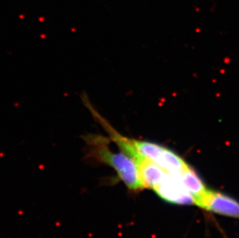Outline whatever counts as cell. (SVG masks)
<instances>
[{
    "label": "cell",
    "mask_w": 239,
    "mask_h": 238,
    "mask_svg": "<svg viewBox=\"0 0 239 238\" xmlns=\"http://www.w3.org/2000/svg\"><path fill=\"white\" fill-rule=\"evenodd\" d=\"M194 204L210 212L239 219V203L219 192L207 190L204 195L195 200Z\"/></svg>",
    "instance_id": "cell-3"
},
{
    "label": "cell",
    "mask_w": 239,
    "mask_h": 238,
    "mask_svg": "<svg viewBox=\"0 0 239 238\" xmlns=\"http://www.w3.org/2000/svg\"><path fill=\"white\" fill-rule=\"evenodd\" d=\"M134 153L154 162L174 176L180 175L189 166L175 151L151 141L132 138V147L127 151V155L130 157Z\"/></svg>",
    "instance_id": "cell-2"
},
{
    "label": "cell",
    "mask_w": 239,
    "mask_h": 238,
    "mask_svg": "<svg viewBox=\"0 0 239 238\" xmlns=\"http://www.w3.org/2000/svg\"><path fill=\"white\" fill-rule=\"evenodd\" d=\"M81 138L85 143L87 156L112 168L129 190L139 191L145 188L135 161L121 151L115 152L110 149L111 140L108 137L89 133L81 136Z\"/></svg>",
    "instance_id": "cell-1"
},
{
    "label": "cell",
    "mask_w": 239,
    "mask_h": 238,
    "mask_svg": "<svg viewBox=\"0 0 239 238\" xmlns=\"http://www.w3.org/2000/svg\"><path fill=\"white\" fill-rule=\"evenodd\" d=\"M176 177L194 197V203L195 200L204 195L207 190L201 178L190 166Z\"/></svg>",
    "instance_id": "cell-5"
},
{
    "label": "cell",
    "mask_w": 239,
    "mask_h": 238,
    "mask_svg": "<svg viewBox=\"0 0 239 238\" xmlns=\"http://www.w3.org/2000/svg\"><path fill=\"white\" fill-rule=\"evenodd\" d=\"M159 196L167 202L180 205L194 204V199L182 186L176 176L170 175L154 190Z\"/></svg>",
    "instance_id": "cell-4"
}]
</instances>
